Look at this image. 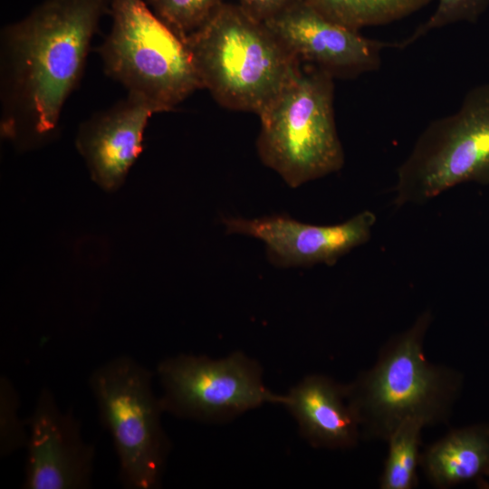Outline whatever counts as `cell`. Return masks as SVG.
I'll return each instance as SVG.
<instances>
[{
    "label": "cell",
    "mask_w": 489,
    "mask_h": 489,
    "mask_svg": "<svg viewBox=\"0 0 489 489\" xmlns=\"http://www.w3.org/2000/svg\"><path fill=\"white\" fill-rule=\"evenodd\" d=\"M110 0H44L1 31V129L46 137L79 84Z\"/></svg>",
    "instance_id": "obj_1"
},
{
    "label": "cell",
    "mask_w": 489,
    "mask_h": 489,
    "mask_svg": "<svg viewBox=\"0 0 489 489\" xmlns=\"http://www.w3.org/2000/svg\"><path fill=\"white\" fill-rule=\"evenodd\" d=\"M432 321V312H423L408 329L383 344L369 369L345 384L361 439L386 443L409 418L425 427L449 421L463 391L464 376L427 360L424 341Z\"/></svg>",
    "instance_id": "obj_2"
},
{
    "label": "cell",
    "mask_w": 489,
    "mask_h": 489,
    "mask_svg": "<svg viewBox=\"0 0 489 489\" xmlns=\"http://www.w3.org/2000/svg\"><path fill=\"white\" fill-rule=\"evenodd\" d=\"M184 42L203 89L234 110L258 115L302 67L266 24L239 4L223 2Z\"/></svg>",
    "instance_id": "obj_3"
},
{
    "label": "cell",
    "mask_w": 489,
    "mask_h": 489,
    "mask_svg": "<svg viewBox=\"0 0 489 489\" xmlns=\"http://www.w3.org/2000/svg\"><path fill=\"white\" fill-rule=\"evenodd\" d=\"M333 80L323 70L302 63L296 76L258 114L259 158L290 187L337 172L344 165Z\"/></svg>",
    "instance_id": "obj_4"
},
{
    "label": "cell",
    "mask_w": 489,
    "mask_h": 489,
    "mask_svg": "<svg viewBox=\"0 0 489 489\" xmlns=\"http://www.w3.org/2000/svg\"><path fill=\"white\" fill-rule=\"evenodd\" d=\"M111 27L97 48L104 72L160 112L203 89L184 42L143 0H110Z\"/></svg>",
    "instance_id": "obj_5"
},
{
    "label": "cell",
    "mask_w": 489,
    "mask_h": 489,
    "mask_svg": "<svg viewBox=\"0 0 489 489\" xmlns=\"http://www.w3.org/2000/svg\"><path fill=\"white\" fill-rule=\"evenodd\" d=\"M152 377L135 359L121 355L89 378L100 422L119 460L120 480L129 489L158 488L170 449L161 424L165 409L153 392Z\"/></svg>",
    "instance_id": "obj_6"
},
{
    "label": "cell",
    "mask_w": 489,
    "mask_h": 489,
    "mask_svg": "<svg viewBox=\"0 0 489 489\" xmlns=\"http://www.w3.org/2000/svg\"><path fill=\"white\" fill-rule=\"evenodd\" d=\"M465 182L489 185V83L470 89L456 111L421 132L398 169L394 201L425 203Z\"/></svg>",
    "instance_id": "obj_7"
},
{
    "label": "cell",
    "mask_w": 489,
    "mask_h": 489,
    "mask_svg": "<svg viewBox=\"0 0 489 489\" xmlns=\"http://www.w3.org/2000/svg\"><path fill=\"white\" fill-rule=\"evenodd\" d=\"M157 372L165 412L181 417L217 420L285 400L266 388L258 364L238 352L220 360L177 355L162 360Z\"/></svg>",
    "instance_id": "obj_8"
},
{
    "label": "cell",
    "mask_w": 489,
    "mask_h": 489,
    "mask_svg": "<svg viewBox=\"0 0 489 489\" xmlns=\"http://www.w3.org/2000/svg\"><path fill=\"white\" fill-rule=\"evenodd\" d=\"M264 22L301 63L313 65L333 78H354L378 70L381 51L393 45L331 20L305 0Z\"/></svg>",
    "instance_id": "obj_9"
},
{
    "label": "cell",
    "mask_w": 489,
    "mask_h": 489,
    "mask_svg": "<svg viewBox=\"0 0 489 489\" xmlns=\"http://www.w3.org/2000/svg\"><path fill=\"white\" fill-rule=\"evenodd\" d=\"M25 489H84L91 485L95 449L86 443L79 421L62 412L53 392L40 390L26 419Z\"/></svg>",
    "instance_id": "obj_10"
},
{
    "label": "cell",
    "mask_w": 489,
    "mask_h": 489,
    "mask_svg": "<svg viewBox=\"0 0 489 489\" xmlns=\"http://www.w3.org/2000/svg\"><path fill=\"white\" fill-rule=\"evenodd\" d=\"M376 215L364 210L334 225H315L286 216L254 219L225 218L229 234H241L264 242L269 261L279 267L333 265L370 238Z\"/></svg>",
    "instance_id": "obj_11"
},
{
    "label": "cell",
    "mask_w": 489,
    "mask_h": 489,
    "mask_svg": "<svg viewBox=\"0 0 489 489\" xmlns=\"http://www.w3.org/2000/svg\"><path fill=\"white\" fill-rule=\"evenodd\" d=\"M159 112L147 100L128 93L80 125L75 144L92 180L105 190L120 187L142 151L143 133L149 118Z\"/></svg>",
    "instance_id": "obj_12"
},
{
    "label": "cell",
    "mask_w": 489,
    "mask_h": 489,
    "mask_svg": "<svg viewBox=\"0 0 489 489\" xmlns=\"http://www.w3.org/2000/svg\"><path fill=\"white\" fill-rule=\"evenodd\" d=\"M283 406L293 415L302 436L315 447L350 449L361 440L346 385L327 376L304 378L285 396Z\"/></svg>",
    "instance_id": "obj_13"
},
{
    "label": "cell",
    "mask_w": 489,
    "mask_h": 489,
    "mask_svg": "<svg viewBox=\"0 0 489 489\" xmlns=\"http://www.w3.org/2000/svg\"><path fill=\"white\" fill-rule=\"evenodd\" d=\"M419 467L437 489L489 476V423L449 430L421 451Z\"/></svg>",
    "instance_id": "obj_14"
},
{
    "label": "cell",
    "mask_w": 489,
    "mask_h": 489,
    "mask_svg": "<svg viewBox=\"0 0 489 489\" xmlns=\"http://www.w3.org/2000/svg\"><path fill=\"white\" fill-rule=\"evenodd\" d=\"M326 17L348 27L385 24L406 17L431 0H305Z\"/></svg>",
    "instance_id": "obj_15"
},
{
    "label": "cell",
    "mask_w": 489,
    "mask_h": 489,
    "mask_svg": "<svg viewBox=\"0 0 489 489\" xmlns=\"http://www.w3.org/2000/svg\"><path fill=\"white\" fill-rule=\"evenodd\" d=\"M424 427L419 420L409 418L389 436L386 441L388 454L379 477V488L414 489L417 486Z\"/></svg>",
    "instance_id": "obj_16"
},
{
    "label": "cell",
    "mask_w": 489,
    "mask_h": 489,
    "mask_svg": "<svg viewBox=\"0 0 489 489\" xmlns=\"http://www.w3.org/2000/svg\"><path fill=\"white\" fill-rule=\"evenodd\" d=\"M146 3L184 40L210 17L223 0H146Z\"/></svg>",
    "instance_id": "obj_17"
},
{
    "label": "cell",
    "mask_w": 489,
    "mask_h": 489,
    "mask_svg": "<svg viewBox=\"0 0 489 489\" xmlns=\"http://www.w3.org/2000/svg\"><path fill=\"white\" fill-rule=\"evenodd\" d=\"M489 7V0H437L435 12L406 39L393 43V47L405 49L432 30L460 23H475Z\"/></svg>",
    "instance_id": "obj_18"
},
{
    "label": "cell",
    "mask_w": 489,
    "mask_h": 489,
    "mask_svg": "<svg viewBox=\"0 0 489 489\" xmlns=\"http://www.w3.org/2000/svg\"><path fill=\"white\" fill-rule=\"evenodd\" d=\"M18 392L6 378L0 379V455L7 456L26 446L27 422L19 417Z\"/></svg>",
    "instance_id": "obj_19"
},
{
    "label": "cell",
    "mask_w": 489,
    "mask_h": 489,
    "mask_svg": "<svg viewBox=\"0 0 489 489\" xmlns=\"http://www.w3.org/2000/svg\"><path fill=\"white\" fill-rule=\"evenodd\" d=\"M300 0H239V5L259 20L265 21Z\"/></svg>",
    "instance_id": "obj_20"
}]
</instances>
